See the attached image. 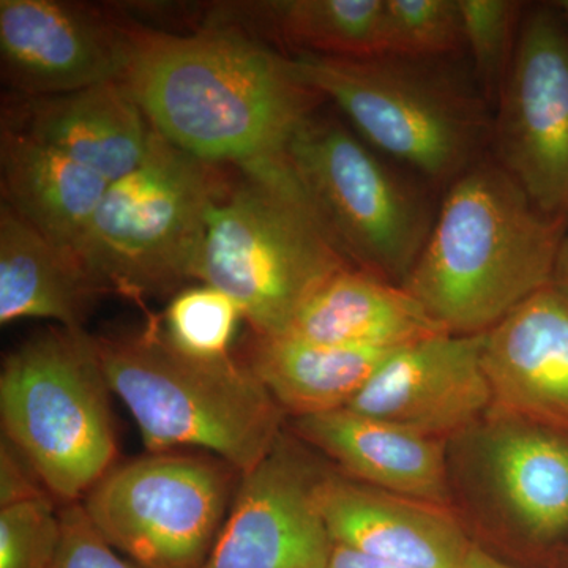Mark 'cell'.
I'll return each instance as SVG.
<instances>
[{"mask_svg":"<svg viewBox=\"0 0 568 568\" xmlns=\"http://www.w3.org/2000/svg\"><path fill=\"white\" fill-rule=\"evenodd\" d=\"M446 450L452 507L474 541L552 566L568 540V433L491 407Z\"/></svg>","mask_w":568,"mask_h":568,"instance_id":"cell-8","label":"cell"},{"mask_svg":"<svg viewBox=\"0 0 568 568\" xmlns=\"http://www.w3.org/2000/svg\"><path fill=\"white\" fill-rule=\"evenodd\" d=\"M552 3H555L556 9H558L568 21V0H556V2Z\"/></svg>","mask_w":568,"mask_h":568,"instance_id":"cell-34","label":"cell"},{"mask_svg":"<svg viewBox=\"0 0 568 568\" xmlns=\"http://www.w3.org/2000/svg\"><path fill=\"white\" fill-rule=\"evenodd\" d=\"M317 507L339 547L409 568H465L476 541L454 508L368 487L328 469Z\"/></svg>","mask_w":568,"mask_h":568,"instance_id":"cell-15","label":"cell"},{"mask_svg":"<svg viewBox=\"0 0 568 568\" xmlns=\"http://www.w3.org/2000/svg\"><path fill=\"white\" fill-rule=\"evenodd\" d=\"M223 166L152 129L144 160L111 183L77 248L106 294L142 305L194 280L209 212L233 182Z\"/></svg>","mask_w":568,"mask_h":568,"instance_id":"cell-7","label":"cell"},{"mask_svg":"<svg viewBox=\"0 0 568 568\" xmlns=\"http://www.w3.org/2000/svg\"><path fill=\"white\" fill-rule=\"evenodd\" d=\"M362 140L443 194L491 152L493 108L466 54H286Z\"/></svg>","mask_w":568,"mask_h":568,"instance_id":"cell-3","label":"cell"},{"mask_svg":"<svg viewBox=\"0 0 568 568\" xmlns=\"http://www.w3.org/2000/svg\"><path fill=\"white\" fill-rule=\"evenodd\" d=\"M552 567L568 568V549H566V551H564L562 555H560L559 558L555 560Z\"/></svg>","mask_w":568,"mask_h":568,"instance_id":"cell-33","label":"cell"},{"mask_svg":"<svg viewBox=\"0 0 568 568\" xmlns=\"http://www.w3.org/2000/svg\"><path fill=\"white\" fill-rule=\"evenodd\" d=\"M62 540L50 496L0 508V568H52Z\"/></svg>","mask_w":568,"mask_h":568,"instance_id":"cell-27","label":"cell"},{"mask_svg":"<svg viewBox=\"0 0 568 568\" xmlns=\"http://www.w3.org/2000/svg\"><path fill=\"white\" fill-rule=\"evenodd\" d=\"M489 155L541 211L568 219V21L552 2L523 14Z\"/></svg>","mask_w":568,"mask_h":568,"instance_id":"cell-11","label":"cell"},{"mask_svg":"<svg viewBox=\"0 0 568 568\" xmlns=\"http://www.w3.org/2000/svg\"><path fill=\"white\" fill-rule=\"evenodd\" d=\"M111 394L95 336L84 328H50L3 362V437L55 499L78 503L114 467Z\"/></svg>","mask_w":568,"mask_h":568,"instance_id":"cell-9","label":"cell"},{"mask_svg":"<svg viewBox=\"0 0 568 568\" xmlns=\"http://www.w3.org/2000/svg\"><path fill=\"white\" fill-rule=\"evenodd\" d=\"M465 54L493 110L517 52L528 3L518 0H458Z\"/></svg>","mask_w":568,"mask_h":568,"instance_id":"cell-24","label":"cell"},{"mask_svg":"<svg viewBox=\"0 0 568 568\" xmlns=\"http://www.w3.org/2000/svg\"><path fill=\"white\" fill-rule=\"evenodd\" d=\"M61 518V547L52 568H141L100 536L81 503L67 504Z\"/></svg>","mask_w":568,"mask_h":568,"instance_id":"cell-28","label":"cell"},{"mask_svg":"<svg viewBox=\"0 0 568 568\" xmlns=\"http://www.w3.org/2000/svg\"><path fill=\"white\" fill-rule=\"evenodd\" d=\"M95 346L153 454L200 448L244 474L284 432L286 414L248 362L182 353L155 317L133 334L95 336Z\"/></svg>","mask_w":568,"mask_h":568,"instance_id":"cell-4","label":"cell"},{"mask_svg":"<svg viewBox=\"0 0 568 568\" xmlns=\"http://www.w3.org/2000/svg\"><path fill=\"white\" fill-rule=\"evenodd\" d=\"M491 407L481 334H439L392 351L346 409L447 440Z\"/></svg>","mask_w":568,"mask_h":568,"instance_id":"cell-14","label":"cell"},{"mask_svg":"<svg viewBox=\"0 0 568 568\" xmlns=\"http://www.w3.org/2000/svg\"><path fill=\"white\" fill-rule=\"evenodd\" d=\"M439 334L448 332L405 287L351 265L306 302L282 336L320 345L395 349Z\"/></svg>","mask_w":568,"mask_h":568,"instance_id":"cell-20","label":"cell"},{"mask_svg":"<svg viewBox=\"0 0 568 568\" xmlns=\"http://www.w3.org/2000/svg\"><path fill=\"white\" fill-rule=\"evenodd\" d=\"M3 126L28 134L110 183L140 166L152 126L121 81L50 97H22Z\"/></svg>","mask_w":568,"mask_h":568,"instance_id":"cell-18","label":"cell"},{"mask_svg":"<svg viewBox=\"0 0 568 568\" xmlns=\"http://www.w3.org/2000/svg\"><path fill=\"white\" fill-rule=\"evenodd\" d=\"M291 433L343 476L436 506L452 507L447 440L418 435L351 409L293 418Z\"/></svg>","mask_w":568,"mask_h":568,"instance_id":"cell-17","label":"cell"},{"mask_svg":"<svg viewBox=\"0 0 568 568\" xmlns=\"http://www.w3.org/2000/svg\"><path fill=\"white\" fill-rule=\"evenodd\" d=\"M567 224L489 155L440 194L403 287L448 334H485L555 282Z\"/></svg>","mask_w":568,"mask_h":568,"instance_id":"cell-2","label":"cell"},{"mask_svg":"<svg viewBox=\"0 0 568 568\" xmlns=\"http://www.w3.org/2000/svg\"><path fill=\"white\" fill-rule=\"evenodd\" d=\"M395 349L256 336L248 364L284 414L301 418L345 409Z\"/></svg>","mask_w":568,"mask_h":568,"instance_id":"cell-23","label":"cell"},{"mask_svg":"<svg viewBox=\"0 0 568 568\" xmlns=\"http://www.w3.org/2000/svg\"><path fill=\"white\" fill-rule=\"evenodd\" d=\"M106 295L77 250L55 244L9 205L0 207V324L50 320L82 331Z\"/></svg>","mask_w":568,"mask_h":568,"instance_id":"cell-19","label":"cell"},{"mask_svg":"<svg viewBox=\"0 0 568 568\" xmlns=\"http://www.w3.org/2000/svg\"><path fill=\"white\" fill-rule=\"evenodd\" d=\"M381 54H465L458 0H384Z\"/></svg>","mask_w":568,"mask_h":568,"instance_id":"cell-25","label":"cell"},{"mask_svg":"<svg viewBox=\"0 0 568 568\" xmlns=\"http://www.w3.org/2000/svg\"><path fill=\"white\" fill-rule=\"evenodd\" d=\"M133 21L61 0H0L2 78L21 97L62 95L121 81Z\"/></svg>","mask_w":568,"mask_h":568,"instance_id":"cell-13","label":"cell"},{"mask_svg":"<svg viewBox=\"0 0 568 568\" xmlns=\"http://www.w3.org/2000/svg\"><path fill=\"white\" fill-rule=\"evenodd\" d=\"M493 407L568 433V290L552 282L481 334Z\"/></svg>","mask_w":568,"mask_h":568,"instance_id":"cell-16","label":"cell"},{"mask_svg":"<svg viewBox=\"0 0 568 568\" xmlns=\"http://www.w3.org/2000/svg\"><path fill=\"white\" fill-rule=\"evenodd\" d=\"M328 568H409L396 566V564L386 562L372 558V556L362 555V552L354 551V549L339 547L335 545L332 551L331 562Z\"/></svg>","mask_w":568,"mask_h":568,"instance_id":"cell-30","label":"cell"},{"mask_svg":"<svg viewBox=\"0 0 568 568\" xmlns=\"http://www.w3.org/2000/svg\"><path fill=\"white\" fill-rule=\"evenodd\" d=\"M122 84L156 133L204 162H278L325 100L286 54L226 28L178 36L134 24Z\"/></svg>","mask_w":568,"mask_h":568,"instance_id":"cell-1","label":"cell"},{"mask_svg":"<svg viewBox=\"0 0 568 568\" xmlns=\"http://www.w3.org/2000/svg\"><path fill=\"white\" fill-rule=\"evenodd\" d=\"M310 447L283 432L241 474L233 506L204 568H328L334 540L316 488L327 474Z\"/></svg>","mask_w":568,"mask_h":568,"instance_id":"cell-12","label":"cell"},{"mask_svg":"<svg viewBox=\"0 0 568 568\" xmlns=\"http://www.w3.org/2000/svg\"><path fill=\"white\" fill-rule=\"evenodd\" d=\"M51 496L31 463L9 439L0 444V508Z\"/></svg>","mask_w":568,"mask_h":568,"instance_id":"cell-29","label":"cell"},{"mask_svg":"<svg viewBox=\"0 0 568 568\" xmlns=\"http://www.w3.org/2000/svg\"><path fill=\"white\" fill-rule=\"evenodd\" d=\"M384 0H267L215 7L209 28L282 41L291 54H381Z\"/></svg>","mask_w":568,"mask_h":568,"instance_id":"cell-22","label":"cell"},{"mask_svg":"<svg viewBox=\"0 0 568 568\" xmlns=\"http://www.w3.org/2000/svg\"><path fill=\"white\" fill-rule=\"evenodd\" d=\"M321 108L294 133L287 166L347 263L403 286L435 223L440 193Z\"/></svg>","mask_w":568,"mask_h":568,"instance_id":"cell-6","label":"cell"},{"mask_svg":"<svg viewBox=\"0 0 568 568\" xmlns=\"http://www.w3.org/2000/svg\"><path fill=\"white\" fill-rule=\"evenodd\" d=\"M223 459L159 452L114 466L81 506L115 551L141 568H204L237 485Z\"/></svg>","mask_w":568,"mask_h":568,"instance_id":"cell-10","label":"cell"},{"mask_svg":"<svg viewBox=\"0 0 568 568\" xmlns=\"http://www.w3.org/2000/svg\"><path fill=\"white\" fill-rule=\"evenodd\" d=\"M241 306L230 295L209 284L175 294L163 317L166 338L182 353L197 358H222L230 354Z\"/></svg>","mask_w":568,"mask_h":568,"instance_id":"cell-26","label":"cell"},{"mask_svg":"<svg viewBox=\"0 0 568 568\" xmlns=\"http://www.w3.org/2000/svg\"><path fill=\"white\" fill-rule=\"evenodd\" d=\"M351 265L284 156L241 170L213 204L194 280L230 295L254 334L271 338L286 334L306 302Z\"/></svg>","mask_w":568,"mask_h":568,"instance_id":"cell-5","label":"cell"},{"mask_svg":"<svg viewBox=\"0 0 568 568\" xmlns=\"http://www.w3.org/2000/svg\"><path fill=\"white\" fill-rule=\"evenodd\" d=\"M465 568H528L518 566V564L508 562V560L493 555L487 549L481 548L480 545H474L470 549L469 558L466 560Z\"/></svg>","mask_w":568,"mask_h":568,"instance_id":"cell-31","label":"cell"},{"mask_svg":"<svg viewBox=\"0 0 568 568\" xmlns=\"http://www.w3.org/2000/svg\"><path fill=\"white\" fill-rule=\"evenodd\" d=\"M2 204L55 244L77 250L111 183L69 156L2 126Z\"/></svg>","mask_w":568,"mask_h":568,"instance_id":"cell-21","label":"cell"},{"mask_svg":"<svg viewBox=\"0 0 568 568\" xmlns=\"http://www.w3.org/2000/svg\"><path fill=\"white\" fill-rule=\"evenodd\" d=\"M555 283L568 290V224L562 245H560L558 264H556Z\"/></svg>","mask_w":568,"mask_h":568,"instance_id":"cell-32","label":"cell"}]
</instances>
